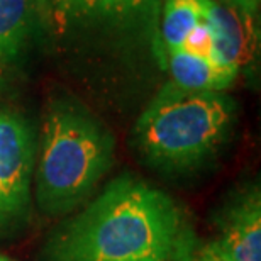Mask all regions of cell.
<instances>
[{"instance_id":"1","label":"cell","mask_w":261,"mask_h":261,"mask_svg":"<svg viewBox=\"0 0 261 261\" xmlns=\"http://www.w3.org/2000/svg\"><path fill=\"white\" fill-rule=\"evenodd\" d=\"M197 248L184 208L126 175L58 229L46 253L48 261H190Z\"/></svg>"},{"instance_id":"2","label":"cell","mask_w":261,"mask_h":261,"mask_svg":"<svg viewBox=\"0 0 261 261\" xmlns=\"http://www.w3.org/2000/svg\"><path fill=\"white\" fill-rule=\"evenodd\" d=\"M236 106L222 92H192L166 83L134 127V144L154 168L195 170L226 144Z\"/></svg>"},{"instance_id":"3","label":"cell","mask_w":261,"mask_h":261,"mask_svg":"<svg viewBox=\"0 0 261 261\" xmlns=\"http://www.w3.org/2000/svg\"><path fill=\"white\" fill-rule=\"evenodd\" d=\"M114 139L87 111L68 102L49 109L36 170V202L49 216L82 205L111 170Z\"/></svg>"},{"instance_id":"4","label":"cell","mask_w":261,"mask_h":261,"mask_svg":"<svg viewBox=\"0 0 261 261\" xmlns=\"http://www.w3.org/2000/svg\"><path fill=\"white\" fill-rule=\"evenodd\" d=\"M34 138L29 124L0 111V226L19 219L29 205Z\"/></svg>"},{"instance_id":"5","label":"cell","mask_w":261,"mask_h":261,"mask_svg":"<svg viewBox=\"0 0 261 261\" xmlns=\"http://www.w3.org/2000/svg\"><path fill=\"white\" fill-rule=\"evenodd\" d=\"M205 25L212 38L211 58L214 63L227 71L239 75V71L254 61L258 53V29L254 15L208 0Z\"/></svg>"},{"instance_id":"6","label":"cell","mask_w":261,"mask_h":261,"mask_svg":"<svg viewBox=\"0 0 261 261\" xmlns=\"http://www.w3.org/2000/svg\"><path fill=\"white\" fill-rule=\"evenodd\" d=\"M211 244L231 261H261V194L248 187L227 203Z\"/></svg>"},{"instance_id":"7","label":"cell","mask_w":261,"mask_h":261,"mask_svg":"<svg viewBox=\"0 0 261 261\" xmlns=\"http://www.w3.org/2000/svg\"><path fill=\"white\" fill-rule=\"evenodd\" d=\"M163 70L171 76V83L192 92H222L236 80V73L216 65L211 58L187 53L184 49L165 55Z\"/></svg>"},{"instance_id":"8","label":"cell","mask_w":261,"mask_h":261,"mask_svg":"<svg viewBox=\"0 0 261 261\" xmlns=\"http://www.w3.org/2000/svg\"><path fill=\"white\" fill-rule=\"evenodd\" d=\"M41 17V0H0V76L19 58Z\"/></svg>"},{"instance_id":"9","label":"cell","mask_w":261,"mask_h":261,"mask_svg":"<svg viewBox=\"0 0 261 261\" xmlns=\"http://www.w3.org/2000/svg\"><path fill=\"white\" fill-rule=\"evenodd\" d=\"M160 12L161 0H106L102 19L121 31L146 36L161 63L163 53L160 46Z\"/></svg>"},{"instance_id":"10","label":"cell","mask_w":261,"mask_h":261,"mask_svg":"<svg viewBox=\"0 0 261 261\" xmlns=\"http://www.w3.org/2000/svg\"><path fill=\"white\" fill-rule=\"evenodd\" d=\"M208 0H161L160 12V46L163 65L168 51L180 49L190 31L205 20Z\"/></svg>"},{"instance_id":"11","label":"cell","mask_w":261,"mask_h":261,"mask_svg":"<svg viewBox=\"0 0 261 261\" xmlns=\"http://www.w3.org/2000/svg\"><path fill=\"white\" fill-rule=\"evenodd\" d=\"M41 5L43 17L58 29L102 19L106 10V0H41Z\"/></svg>"},{"instance_id":"12","label":"cell","mask_w":261,"mask_h":261,"mask_svg":"<svg viewBox=\"0 0 261 261\" xmlns=\"http://www.w3.org/2000/svg\"><path fill=\"white\" fill-rule=\"evenodd\" d=\"M180 49L187 51V53L197 55V56H205V58L211 56L212 38H211V33H208V28L205 25V22L198 24L197 28L190 31V34L187 36L185 43Z\"/></svg>"},{"instance_id":"13","label":"cell","mask_w":261,"mask_h":261,"mask_svg":"<svg viewBox=\"0 0 261 261\" xmlns=\"http://www.w3.org/2000/svg\"><path fill=\"white\" fill-rule=\"evenodd\" d=\"M190 261H231V259L222 256V254L219 253L211 243H208V244H203L202 248L198 246Z\"/></svg>"},{"instance_id":"14","label":"cell","mask_w":261,"mask_h":261,"mask_svg":"<svg viewBox=\"0 0 261 261\" xmlns=\"http://www.w3.org/2000/svg\"><path fill=\"white\" fill-rule=\"evenodd\" d=\"M219 2L241 10V12L248 14V15H256L258 5H259V0H219Z\"/></svg>"},{"instance_id":"15","label":"cell","mask_w":261,"mask_h":261,"mask_svg":"<svg viewBox=\"0 0 261 261\" xmlns=\"http://www.w3.org/2000/svg\"><path fill=\"white\" fill-rule=\"evenodd\" d=\"M0 261H12V259H9L7 256H2V254H0Z\"/></svg>"}]
</instances>
